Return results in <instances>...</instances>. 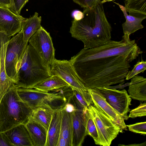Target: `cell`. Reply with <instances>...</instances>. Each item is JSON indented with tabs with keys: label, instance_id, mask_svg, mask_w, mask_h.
<instances>
[{
	"label": "cell",
	"instance_id": "ac0fdd59",
	"mask_svg": "<svg viewBox=\"0 0 146 146\" xmlns=\"http://www.w3.org/2000/svg\"><path fill=\"white\" fill-rule=\"evenodd\" d=\"M128 91L131 98L141 101H145L146 78L138 75L134 76L131 79Z\"/></svg>",
	"mask_w": 146,
	"mask_h": 146
},
{
	"label": "cell",
	"instance_id": "8d00e7d4",
	"mask_svg": "<svg viewBox=\"0 0 146 146\" xmlns=\"http://www.w3.org/2000/svg\"><path fill=\"white\" fill-rule=\"evenodd\" d=\"M115 0H103L102 1H101V2L102 3H104L107 2H109L111 1H112Z\"/></svg>",
	"mask_w": 146,
	"mask_h": 146
},
{
	"label": "cell",
	"instance_id": "4316f807",
	"mask_svg": "<svg viewBox=\"0 0 146 146\" xmlns=\"http://www.w3.org/2000/svg\"><path fill=\"white\" fill-rule=\"evenodd\" d=\"M146 115V103H141L136 108L130 111L128 117L132 118L137 117H141Z\"/></svg>",
	"mask_w": 146,
	"mask_h": 146
},
{
	"label": "cell",
	"instance_id": "e0dca14e",
	"mask_svg": "<svg viewBox=\"0 0 146 146\" xmlns=\"http://www.w3.org/2000/svg\"><path fill=\"white\" fill-rule=\"evenodd\" d=\"M25 125L30 135L33 146H46L47 132L45 128L31 118Z\"/></svg>",
	"mask_w": 146,
	"mask_h": 146
},
{
	"label": "cell",
	"instance_id": "d6a6232c",
	"mask_svg": "<svg viewBox=\"0 0 146 146\" xmlns=\"http://www.w3.org/2000/svg\"><path fill=\"white\" fill-rule=\"evenodd\" d=\"M75 3L84 8L92 6L97 0H72Z\"/></svg>",
	"mask_w": 146,
	"mask_h": 146
},
{
	"label": "cell",
	"instance_id": "30bf717a",
	"mask_svg": "<svg viewBox=\"0 0 146 146\" xmlns=\"http://www.w3.org/2000/svg\"><path fill=\"white\" fill-rule=\"evenodd\" d=\"M104 97L107 102L127 120L130 111L131 99L125 89L121 90L110 88L109 86L95 88Z\"/></svg>",
	"mask_w": 146,
	"mask_h": 146
},
{
	"label": "cell",
	"instance_id": "4fadbf2b",
	"mask_svg": "<svg viewBox=\"0 0 146 146\" xmlns=\"http://www.w3.org/2000/svg\"><path fill=\"white\" fill-rule=\"evenodd\" d=\"M72 122V146H81L88 135L84 111L76 109L71 113Z\"/></svg>",
	"mask_w": 146,
	"mask_h": 146
},
{
	"label": "cell",
	"instance_id": "7a4b0ae2",
	"mask_svg": "<svg viewBox=\"0 0 146 146\" xmlns=\"http://www.w3.org/2000/svg\"><path fill=\"white\" fill-rule=\"evenodd\" d=\"M83 18L74 19L70 28L72 36L82 41L84 49L96 48L111 40L112 28L106 17L101 0L85 8Z\"/></svg>",
	"mask_w": 146,
	"mask_h": 146
},
{
	"label": "cell",
	"instance_id": "74e56055",
	"mask_svg": "<svg viewBox=\"0 0 146 146\" xmlns=\"http://www.w3.org/2000/svg\"><path fill=\"white\" fill-rule=\"evenodd\" d=\"M11 1L12 4V9L11 10L13 11V10H14V4L13 1V0H11Z\"/></svg>",
	"mask_w": 146,
	"mask_h": 146
},
{
	"label": "cell",
	"instance_id": "f1b7e54d",
	"mask_svg": "<svg viewBox=\"0 0 146 146\" xmlns=\"http://www.w3.org/2000/svg\"><path fill=\"white\" fill-rule=\"evenodd\" d=\"M52 91L58 93L63 98L66 103L73 95V90L69 86H65Z\"/></svg>",
	"mask_w": 146,
	"mask_h": 146
},
{
	"label": "cell",
	"instance_id": "836d02e7",
	"mask_svg": "<svg viewBox=\"0 0 146 146\" xmlns=\"http://www.w3.org/2000/svg\"><path fill=\"white\" fill-rule=\"evenodd\" d=\"M84 14L83 12L79 11H74L72 13V16L74 19L76 20H80L82 19L84 17Z\"/></svg>",
	"mask_w": 146,
	"mask_h": 146
},
{
	"label": "cell",
	"instance_id": "d590c367",
	"mask_svg": "<svg viewBox=\"0 0 146 146\" xmlns=\"http://www.w3.org/2000/svg\"><path fill=\"white\" fill-rule=\"evenodd\" d=\"M57 146H68L66 140L61 135H60Z\"/></svg>",
	"mask_w": 146,
	"mask_h": 146
},
{
	"label": "cell",
	"instance_id": "7c38bea8",
	"mask_svg": "<svg viewBox=\"0 0 146 146\" xmlns=\"http://www.w3.org/2000/svg\"><path fill=\"white\" fill-rule=\"evenodd\" d=\"M25 18L9 8L0 5V31L9 37L14 36L21 31L23 22Z\"/></svg>",
	"mask_w": 146,
	"mask_h": 146
},
{
	"label": "cell",
	"instance_id": "e575fe53",
	"mask_svg": "<svg viewBox=\"0 0 146 146\" xmlns=\"http://www.w3.org/2000/svg\"><path fill=\"white\" fill-rule=\"evenodd\" d=\"M0 5L8 7L11 10L12 9L11 0H0Z\"/></svg>",
	"mask_w": 146,
	"mask_h": 146
},
{
	"label": "cell",
	"instance_id": "d6986e66",
	"mask_svg": "<svg viewBox=\"0 0 146 146\" xmlns=\"http://www.w3.org/2000/svg\"><path fill=\"white\" fill-rule=\"evenodd\" d=\"M55 109L49 104H44L33 111L31 118L42 126L47 132Z\"/></svg>",
	"mask_w": 146,
	"mask_h": 146
},
{
	"label": "cell",
	"instance_id": "603a6c76",
	"mask_svg": "<svg viewBox=\"0 0 146 146\" xmlns=\"http://www.w3.org/2000/svg\"><path fill=\"white\" fill-rule=\"evenodd\" d=\"M64 104L61 109L62 117L60 135L66 140L68 146H72L73 128L71 113L66 110L64 107Z\"/></svg>",
	"mask_w": 146,
	"mask_h": 146
},
{
	"label": "cell",
	"instance_id": "2e32d148",
	"mask_svg": "<svg viewBox=\"0 0 146 146\" xmlns=\"http://www.w3.org/2000/svg\"><path fill=\"white\" fill-rule=\"evenodd\" d=\"M64 104L55 109L47 131L46 146H57L61 129V109Z\"/></svg>",
	"mask_w": 146,
	"mask_h": 146
},
{
	"label": "cell",
	"instance_id": "f546056e",
	"mask_svg": "<svg viewBox=\"0 0 146 146\" xmlns=\"http://www.w3.org/2000/svg\"><path fill=\"white\" fill-rule=\"evenodd\" d=\"M29 0H13L14 4L13 12L20 15L21 10Z\"/></svg>",
	"mask_w": 146,
	"mask_h": 146
},
{
	"label": "cell",
	"instance_id": "9c48e42d",
	"mask_svg": "<svg viewBox=\"0 0 146 146\" xmlns=\"http://www.w3.org/2000/svg\"><path fill=\"white\" fill-rule=\"evenodd\" d=\"M17 93L21 99L33 111L45 103L50 105L57 101L65 103L63 98L56 92L46 93L34 88L19 87Z\"/></svg>",
	"mask_w": 146,
	"mask_h": 146
},
{
	"label": "cell",
	"instance_id": "ffe728a7",
	"mask_svg": "<svg viewBox=\"0 0 146 146\" xmlns=\"http://www.w3.org/2000/svg\"><path fill=\"white\" fill-rule=\"evenodd\" d=\"M114 3L119 7L126 20L125 22L122 24L124 35H130L131 34L144 27L141 23L146 17H138L129 15L127 14L124 6L119 3Z\"/></svg>",
	"mask_w": 146,
	"mask_h": 146
},
{
	"label": "cell",
	"instance_id": "1f68e13d",
	"mask_svg": "<svg viewBox=\"0 0 146 146\" xmlns=\"http://www.w3.org/2000/svg\"><path fill=\"white\" fill-rule=\"evenodd\" d=\"M73 94L79 103L83 108L84 110H86L89 106L82 96L76 91L73 90Z\"/></svg>",
	"mask_w": 146,
	"mask_h": 146
},
{
	"label": "cell",
	"instance_id": "52a82bcc",
	"mask_svg": "<svg viewBox=\"0 0 146 146\" xmlns=\"http://www.w3.org/2000/svg\"><path fill=\"white\" fill-rule=\"evenodd\" d=\"M28 45L25 42L22 31L14 35L9 41L5 58V66L8 77L16 84L18 82L16 68Z\"/></svg>",
	"mask_w": 146,
	"mask_h": 146
},
{
	"label": "cell",
	"instance_id": "8fae6325",
	"mask_svg": "<svg viewBox=\"0 0 146 146\" xmlns=\"http://www.w3.org/2000/svg\"><path fill=\"white\" fill-rule=\"evenodd\" d=\"M94 105L98 108L120 129L121 132L127 130L124 118L106 101L103 96L95 88H89Z\"/></svg>",
	"mask_w": 146,
	"mask_h": 146
},
{
	"label": "cell",
	"instance_id": "7402d4cb",
	"mask_svg": "<svg viewBox=\"0 0 146 146\" xmlns=\"http://www.w3.org/2000/svg\"><path fill=\"white\" fill-rule=\"evenodd\" d=\"M68 86H69L68 84L59 76L56 75H52L38 83L32 88L48 93Z\"/></svg>",
	"mask_w": 146,
	"mask_h": 146
},
{
	"label": "cell",
	"instance_id": "5bb4252c",
	"mask_svg": "<svg viewBox=\"0 0 146 146\" xmlns=\"http://www.w3.org/2000/svg\"><path fill=\"white\" fill-rule=\"evenodd\" d=\"M10 37L0 32V102L9 88L15 84L7 74L5 58L7 45Z\"/></svg>",
	"mask_w": 146,
	"mask_h": 146
},
{
	"label": "cell",
	"instance_id": "3957f363",
	"mask_svg": "<svg viewBox=\"0 0 146 146\" xmlns=\"http://www.w3.org/2000/svg\"><path fill=\"white\" fill-rule=\"evenodd\" d=\"M19 87L11 86L0 102V131L4 132L21 124L25 125L33 111L20 98Z\"/></svg>",
	"mask_w": 146,
	"mask_h": 146
},
{
	"label": "cell",
	"instance_id": "9a60e30c",
	"mask_svg": "<svg viewBox=\"0 0 146 146\" xmlns=\"http://www.w3.org/2000/svg\"><path fill=\"white\" fill-rule=\"evenodd\" d=\"M13 146H33L25 125L21 124L4 132Z\"/></svg>",
	"mask_w": 146,
	"mask_h": 146
},
{
	"label": "cell",
	"instance_id": "484cf974",
	"mask_svg": "<svg viewBox=\"0 0 146 146\" xmlns=\"http://www.w3.org/2000/svg\"><path fill=\"white\" fill-rule=\"evenodd\" d=\"M146 69V62L142 60L139 61L134 66L133 68L131 71H129L126 78V80L131 79L134 76L141 72H143Z\"/></svg>",
	"mask_w": 146,
	"mask_h": 146
},
{
	"label": "cell",
	"instance_id": "f35d334b",
	"mask_svg": "<svg viewBox=\"0 0 146 146\" xmlns=\"http://www.w3.org/2000/svg\"><path fill=\"white\" fill-rule=\"evenodd\" d=\"M102 0H101V1H102Z\"/></svg>",
	"mask_w": 146,
	"mask_h": 146
},
{
	"label": "cell",
	"instance_id": "5b68a950",
	"mask_svg": "<svg viewBox=\"0 0 146 146\" xmlns=\"http://www.w3.org/2000/svg\"><path fill=\"white\" fill-rule=\"evenodd\" d=\"M50 69L52 76L56 75L61 78L73 90L79 93L89 106L94 105L88 89L80 81L69 60L55 58L51 65Z\"/></svg>",
	"mask_w": 146,
	"mask_h": 146
},
{
	"label": "cell",
	"instance_id": "d4e9b609",
	"mask_svg": "<svg viewBox=\"0 0 146 146\" xmlns=\"http://www.w3.org/2000/svg\"><path fill=\"white\" fill-rule=\"evenodd\" d=\"M84 111L86 120V128L88 135H90L93 138L96 144L98 145V135L95 124L87 109L86 110Z\"/></svg>",
	"mask_w": 146,
	"mask_h": 146
},
{
	"label": "cell",
	"instance_id": "cb8c5ba5",
	"mask_svg": "<svg viewBox=\"0 0 146 146\" xmlns=\"http://www.w3.org/2000/svg\"><path fill=\"white\" fill-rule=\"evenodd\" d=\"M124 3V7L129 15L146 17V0H125Z\"/></svg>",
	"mask_w": 146,
	"mask_h": 146
},
{
	"label": "cell",
	"instance_id": "8992f818",
	"mask_svg": "<svg viewBox=\"0 0 146 146\" xmlns=\"http://www.w3.org/2000/svg\"><path fill=\"white\" fill-rule=\"evenodd\" d=\"M87 109L96 127L98 137V145L110 146L119 132L121 133L120 128L94 105H89Z\"/></svg>",
	"mask_w": 146,
	"mask_h": 146
},
{
	"label": "cell",
	"instance_id": "44dd1931",
	"mask_svg": "<svg viewBox=\"0 0 146 146\" xmlns=\"http://www.w3.org/2000/svg\"><path fill=\"white\" fill-rule=\"evenodd\" d=\"M38 15V13L36 12L32 17L25 18L23 22L21 31L25 43H28L31 37L41 27V17Z\"/></svg>",
	"mask_w": 146,
	"mask_h": 146
},
{
	"label": "cell",
	"instance_id": "ba28073f",
	"mask_svg": "<svg viewBox=\"0 0 146 146\" xmlns=\"http://www.w3.org/2000/svg\"><path fill=\"white\" fill-rule=\"evenodd\" d=\"M28 42L34 48L50 72L51 65L55 58V50L50 33L41 26L31 37Z\"/></svg>",
	"mask_w": 146,
	"mask_h": 146
},
{
	"label": "cell",
	"instance_id": "6da1fadb",
	"mask_svg": "<svg viewBox=\"0 0 146 146\" xmlns=\"http://www.w3.org/2000/svg\"><path fill=\"white\" fill-rule=\"evenodd\" d=\"M124 35L121 40H111L99 47L82 49L70 61L80 81L87 88L120 85L130 63L143 53L135 40Z\"/></svg>",
	"mask_w": 146,
	"mask_h": 146
},
{
	"label": "cell",
	"instance_id": "83f0119b",
	"mask_svg": "<svg viewBox=\"0 0 146 146\" xmlns=\"http://www.w3.org/2000/svg\"><path fill=\"white\" fill-rule=\"evenodd\" d=\"M130 131L143 135L146 134V122H141L126 125Z\"/></svg>",
	"mask_w": 146,
	"mask_h": 146
},
{
	"label": "cell",
	"instance_id": "277c9868",
	"mask_svg": "<svg viewBox=\"0 0 146 146\" xmlns=\"http://www.w3.org/2000/svg\"><path fill=\"white\" fill-rule=\"evenodd\" d=\"M19 87L32 88L38 83L52 76L45 64L33 47L28 44L17 65Z\"/></svg>",
	"mask_w": 146,
	"mask_h": 146
},
{
	"label": "cell",
	"instance_id": "4dcf8cb0",
	"mask_svg": "<svg viewBox=\"0 0 146 146\" xmlns=\"http://www.w3.org/2000/svg\"><path fill=\"white\" fill-rule=\"evenodd\" d=\"M0 146H13L4 132L0 131Z\"/></svg>",
	"mask_w": 146,
	"mask_h": 146
}]
</instances>
